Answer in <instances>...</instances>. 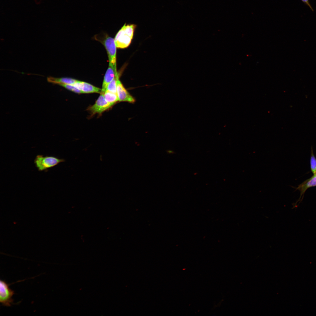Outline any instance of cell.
Here are the masks:
<instances>
[{"label":"cell","instance_id":"obj_1","mask_svg":"<svg viewBox=\"0 0 316 316\" xmlns=\"http://www.w3.org/2000/svg\"><path fill=\"white\" fill-rule=\"evenodd\" d=\"M136 27L134 24H125L115 37L114 41L117 47L124 48L130 45Z\"/></svg>","mask_w":316,"mask_h":316},{"label":"cell","instance_id":"obj_2","mask_svg":"<svg viewBox=\"0 0 316 316\" xmlns=\"http://www.w3.org/2000/svg\"><path fill=\"white\" fill-rule=\"evenodd\" d=\"M65 161L64 159H59L54 156H44L42 155H38L34 159V163L39 171L47 172L49 169Z\"/></svg>","mask_w":316,"mask_h":316},{"label":"cell","instance_id":"obj_3","mask_svg":"<svg viewBox=\"0 0 316 316\" xmlns=\"http://www.w3.org/2000/svg\"><path fill=\"white\" fill-rule=\"evenodd\" d=\"M104 44L107 50L109 63L113 68L116 77L118 76L117 71L116 64V49L114 39L109 37H107L104 42Z\"/></svg>","mask_w":316,"mask_h":316},{"label":"cell","instance_id":"obj_4","mask_svg":"<svg viewBox=\"0 0 316 316\" xmlns=\"http://www.w3.org/2000/svg\"><path fill=\"white\" fill-rule=\"evenodd\" d=\"M14 294L13 291L11 289L9 286L4 281H0V302L3 305L10 306L13 302L12 298Z\"/></svg>","mask_w":316,"mask_h":316},{"label":"cell","instance_id":"obj_5","mask_svg":"<svg viewBox=\"0 0 316 316\" xmlns=\"http://www.w3.org/2000/svg\"><path fill=\"white\" fill-rule=\"evenodd\" d=\"M112 106L105 99L103 95L101 94L95 104L89 107L87 110L92 115L97 114H100Z\"/></svg>","mask_w":316,"mask_h":316},{"label":"cell","instance_id":"obj_6","mask_svg":"<svg viewBox=\"0 0 316 316\" xmlns=\"http://www.w3.org/2000/svg\"><path fill=\"white\" fill-rule=\"evenodd\" d=\"M116 85L117 94L119 101L131 103L135 102V99L124 87L119 80V78L117 80Z\"/></svg>","mask_w":316,"mask_h":316},{"label":"cell","instance_id":"obj_7","mask_svg":"<svg viewBox=\"0 0 316 316\" xmlns=\"http://www.w3.org/2000/svg\"><path fill=\"white\" fill-rule=\"evenodd\" d=\"M315 186H316V174L302 183L296 188V190L300 191V195L299 200L295 203V206L298 202L299 203H300L302 200L305 192L308 188Z\"/></svg>","mask_w":316,"mask_h":316},{"label":"cell","instance_id":"obj_8","mask_svg":"<svg viewBox=\"0 0 316 316\" xmlns=\"http://www.w3.org/2000/svg\"><path fill=\"white\" fill-rule=\"evenodd\" d=\"M81 90L83 93H101L102 89L88 83L77 80L73 85Z\"/></svg>","mask_w":316,"mask_h":316},{"label":"cell","instance_id":"obj_9","mask_svg":"<svg viewBox=\"0 0 316 316\" xmlns=\"http://www.w3.org/2000/svg\"><path fill=\"white\" fill-rule=\"evenodd\" d=\"M116 75L114 70L111 66L109 64L108 68L104 77L101 94H103L106 91L109 83L113 80Z\"/></svg>","mask_w":316,"mask_h":316},{"label":"cell","instance_id":"obj_10","mask_svg":"<svg viewBox=\"0 0 316 316\" xmlns=\"http://www.w3.org/2000/svg\"><path fill=\"white\" fill-rule=\"evenodd\" d=\"M48 82L54 84L60 85L68 84L73 85L77 80L68 78H56L49 77L47 78Z\"/></svg>","mask_w":316,"mask_h":316},{"label":"cell","instance_id":"obj_11","mask_svg":"<svg viewBox=\"0 0 316 316\" xmlns=\"http://www.w3.org/2000/svg\"><path fill=\"white\" fill-rule=\"evenodd\" d=\"M102 95L105 99L113 105L119 101L117 95L116 93L106 91Z\"/></svg>","mask_w":316,"mask_h":316},{"label":"cell","instance_id":"obj_12","mask_svg":"<svg viewBox=\"0 0 316 316\" xmlns=\"http://www.w3.org/2000/svg\"><path fill=\"white\" fill-rule=\"evenodd\" d=\"M119 76L115 77L113 80L109 83L108 85L106 91L117 94L116 91V81Z\"/></svg>","mask_w":316,"mask_h":316},{"label":"cell","instance_id":"obj_13","mask_svg":"<svg viewBox=\"0 0 316 316\" xmlns=\"http://www.w3.org/2000/svg\"><path fill=\"white\" fill-rule=\"evenodd\" d=\"M310 167L311 171L313 175L316 174V159L313 154L312 150L310 158Z\"/></svg>","mask_w":316,"mask_h":316},{"label":"cell","instance_id":"obj_14","mask_svg":"<svg viewBox=\"0 0 316 316\" xmlns=\"http://www.w3.org/2000/svg\"><path fill=\"white\" fill-rule=\"evenodd\" d=\"M59 85L75 93L78 94L83 93L82 92L81 90L73 85L63 84H61Z\"/></svg>","mask_w":316,"mask_h":316},{"label":"cell","instance_id":"obj_15","mask_svg":"<svg viewBox=\"0 0 316 316\" xmlns=\"http://www.w3.org/2000/svg\"><path fill=\"white\" fill-rule=\"evenodd\" d=\"M303 3L308 6L312 11H313L314 10L310 4L309 0H301Z\"/></svg>","mask_w":316,"mask_h":316}]
</instances>
